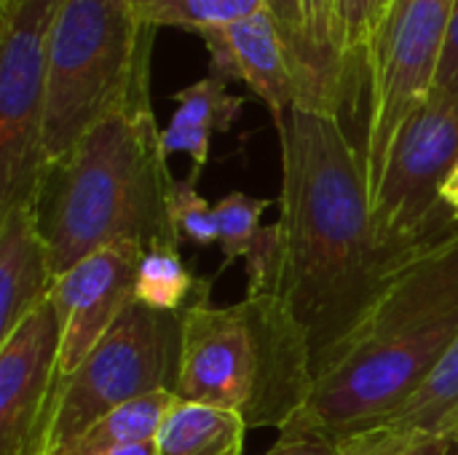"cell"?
Here are the masks:
<instances>
[{
    "label": "cell",
    "mask_w": 458,
    "mask_h": 455,
    "mask_svg": "<svg viewBox=\"0 0 458 455\" xmlns=\"http://www.w3.org/2000/svg\"><path fill=\"white\" fill-rule=\"evenodd\" d=\"M199 35L209 48L212 72L225 80H244L266 102L274 123L303 102L298 64L268 8Z\"/></svg>",
    "instance_id": "12"
},
{
    "label": "cell",
    "mask_w": 458,
    "mask_h": 455,
    "mask_svg": "<svg viewBox=\"0 0 458 455\" xmlns=\"http://www.w3.org/2000/svg\"><path fill=\"white\" fill-rule=\"evenodd\" d=\"M172 220L177 228L180 241L191 247H212L217 244V217L215 206L196 190L193 180H177L172 193Z\"/></svg>",
    "instance_id": "24"
},
{
    "label": "cell",
    "mask_w": 458,
    "mask_h": 455,
    "mask_svg": "<svg viewBox=\"0 0 458 455\" xmlns=\"http://www.w3.org/2000/svg\"><path fill=\"white\" fill-rule=\"evenodd\" d=\"M306 330L279 295H247L182 314L174 394L236 413L247 429H284L311 400Z\"/></svg>",
    "instance_id": "4"
},
{
    "label": "cell",
    "mask_w": 458,
    "mask_h": 455,
    "mask_svg": "<svg viewBox=\"0 0 458 455\" xmlns=\"http://www.w3.org/2000/svg\"><path fill=\"white\" fill-rule=\"evenodd\" d=\"M271 206L268 198H255L247 193H228L215 204L217 217V244L223 249V268H228L236 257H247L255 236L260 233V217Z\"/></svg>",
    "instance_id": "22"
},
{
    "label": "cell",
    "mask_w": 458,
    "mask_h": 455,
    "mask_svg": "<svg viewBox=\"0 0 458 455\" xmlns=\"http://www.w3.org/2000/svg\"><path fill=\"white\" fill-rule=\"evenodd\" d=\"M279 223L263 225L247 252V295H274L279 274Z\"/></svg>",
    "instance_id": "25"
},
{
    "label": "cell",
    "mask_w": 458,
    "mask_h": 455,
    "mask_svg": "<svg viewBox=\"0 0 458 455\" xmlns=\"http://www.w3.org/2000/svg\"><path fill=\"white\" fill-rule=\"evenodd\" d=\"M59 0H0V212L38 206L46 153V40Z\"/></svg>",
    "instance_id": "9"
},
{
    "label": "cell",
    "mask_w": 458,
    "mask_h": 455,
    "mask_svg": "<svg viewBox=\"0 0 458 455\" xmlns=\"http://www.w3.org/2000/svg\"><path fill=\"white\" fill-rule=\"evenodd\" d=\"M266 455H341V445L319 432L287 424Z\"/></svg>",
    "instance_id": "26"
},
{
    "label": "cell",
    "mask_w": 458,
    "mask_h": 455,
    "mask_svg": "<svg viewBox=\"0 0 458 455\" xmlns=\"http://www.w3.org/2000/svg\"><path fill=\"white\" fill-rule=\"evenodd\" d=\"M166 158L153 107H140L105 118L48 166L38 217L54 282L115 241L148 249L182 244Z\"/></svg>",
    "instance_id": "3"
},
{
    "label": "cell",
    "mask_w": 458,
    "mask_h": 455,
    "mask_svg": "<svg viewBox=\"0 0 458 455\" xmlns=\"http://www.w3.org/2000/svg\"><path fill=\"white\" fill-rule=\"evenodd\" d=\"M145 252L148 247L140 241H115L89 255L54 282L48 298L59 322L56 383L81 367L134 300V282Z\"/></svg>",
    "instance_id": "10"
},
{
    "label": "cell",
    "mask_w": 458,
    "mask_h": 455,
    "mask_svg": "<svg viewBox=\"0 0 458 455\" xmlns=\"http://www.w3.org/2000/svg\"><path fill=\"white\" fill-rule=\"evenodd\" d=\"M448 440H451V442L456 445V453H454V455H458V421H456V424H454V429L448 432Z\"/></svg>",
    "instance_id": "31"
},
{
    "label": "cell",
    "mask_w": 458,
    "mask_h": 455,
    "mask_svg": "<svg viewBox=\"0 0 458 455\" xmlns=\"http://www.w3.org/2000/svg\"><path fill=\"white\" fill-rule=\"evenodd\" d=\"M182 314L131 300L81 367L56 383L40 453L54 455L115 408L156 392H174Z\"/></svg>",
    "instance_id": "6"
},
{
    "label": "cell",
    "mask_w": 458,
    "mask_h": 455,
    "mask_svg": "<svg viewBox=\"0 0 458 455\" xmlns=\"http://www.w3.org/2000/svg\"><path fill=\"white\" fill-rule=\"evenodd\" d=\"M212 282L199 279L185 268L180 247H153L142 255L134 300L166 314H185L193 306L209 303Z\"/></svg>",
    "instance_id": "18"
},
{
    "label": "cell",
    "mask_w": 458,
    "mask_h": 455,
    "mask_svg": "<svg viewBox=\"0 0 458 455\" xmlns=\"http://www.w3.org/2000/svg\"><path fill=\"white\" fill-rule=\"evenodd\" d=\"M247 432L236 413L177 397L153 448L156 455H242Z\"/></svg>",
    "instance_id": "16"
},
{
    "label": "cell",
    "mask_w": 458,
    "mask_h": 455,
    "mask_svg": "<svg viewBox=\"0 0 458 455\" xmlns=\"http://www.w3.org/2000/svg\"><path fill=\"white\" fill-rule=\"evenodd\" d=\"M54 274L38 206L0 212V343L48 300Z\"/></svg>",
    "instance_id": "13"
},
{
    "label": "cell",
    "mask_w": 458,
    "mask_h": 455,
    "mask_svg": "<svg viewBox=\"0 0 458 455\" xmlns=\"http://www.w3.org/2000/svg\"><path fill=\"white\" fill-rule=\"evenodd\" d=\"M440 198H443L445 209L451 212L454 223L458 225V161L456 166L448 172V177L443 180V185H440Z\"/></svg>",
    "instance_id": "29"
},
{
    "label": "cell",
    "mask_w": 458,
    "mask_h": 455,
    "mask_svg": "<svg viewBox=\"0 0 458 455\" xmlns=\"http://www.w3.org/2000/svg\"><path fill=\"white\" fill-rule=\"evenodd\" d=\"M174 402V392H156L131 400L94 421L81 437H75L70 445H64L54 455H105L134 445H153Z\"/></svg>",
    "instance_id": "17"
},
{
    "label": "cell",
    "mask_w": 458,
    "mask_h": 455,
    "mask_svg": "<svg viewBox=\"0 0 458 455\" xmlns=\"http://www.w3.org/2000/svg\"><path fill=\"white\" fill-rule=\"evenodd\" d=\"M458 341V231L408 255L290 421L335 442L400 413Z\"/></svg>",
    "instance_id": "2"
},
{
    "label": "cell",
    "mask_w": 458,
    "mask_h": 455,
    "mask_svg": "<svg viewBox=\"0 0 458 455\" xmlns=\"http://www.w3.org/2000/svg\"><path fill=\"white\" fill-rule=\"evenodd\" d=\"M458 421V341L451 354L443 359V365L432 373V378L416 392V397L394 413L381 426H397V429H416L429 434H443L454 429Z\"/></svg>",
    "instance_id": "20"
},
{
    "label": "cell",
    "mask_w": 458,
    "mask_h": 455,
    "mask_svg": "<svg viewBox=\"0 0 458 455\" xmlns=\"http://www.w3.org/2000/svg\"><path fill=\"white\" fill-rule=\"evenodd\" d=\"M153 35L129 0L56 3L46 40L48 166L105 118L153 107Z\"/></svg>",
    "instance_id": "5"
},
{
    "label": "cell",
    "mask_w": 458,
    "mask_h": 455,
    "mask_svg": "<svg viewBox=\"0 0 458 455\" xmlns=\"http://www.w3.org/2000/svg\"><path fill=\"white\" fill-rule=\"evenodd\" d=\"M432 91L458 97V0H454V11H451V21L445 29V43H443Z\"/></svg>",
    "instance_id": "28"
},
{
    "label": "cell",
    "mask_w": 458,
    "mask_h": 455,
    "mask_svg": "<svg viewBox=\"0 0 458 455\" xmlns=\"http://www.w3.org/2000/svg\"><path fill=\"white\" fill-rule=\"evenodd\" d=\"M274 126L282 147L274 295L306 330L319 378L403 260L376 241L362 153L344 118L290 107Z\"/></svg>",
    "instance_id": "1"
},
{
    "label": "cell",
    "mask_w": 458,
    "mask_h": 455,
    "mask_svg": "<svg viewBox=\"0 0 458 455\" xmlns=\"http://www.w3.org/2000/svg\"><path fill=\"white\" fill-rule=\"evenodd\" d=\"M389 5L392 0H335V48L352 102L365 86V62Z\"/></svg>",
    "instance_id": "19"
},
{
    "label": "cell",
    "mask_w": 458,
    "mask_h": 455,
    "mask_svg": "<svg viewBox=\"0 0 458 455\" xmlns=\"http://www.w3.org/2000/svg\"><path fill=\"white\" fill-rule=\"evenodd\" d=\"M174 99L177 110L169 126L161 129V145L166 156L185 153L193 161L188 180L199 182V174L209 161L212 134L231 131L244 107V97L231 94L228 80L223 75L209 72L207 78L177 91Z\"/></svg>",
    "instance_id": "14"
},
{
    "label": "cell",
    "mask_w": 458,
    "mask_h": 455,
    "mask_svg": "<svg viewBox=\"0 0 458 455\" xmlns=\"http://www.w3.org/2000/svg\"><path fill=\"white\" fill-rule=\"evenodd\" d=\"M59 322L51 298L0 343V455L40 453L56 392Z\"/></svg>",
    "instance_id": "11"
},
{
    "label": "cell",
    "mask_w": 458,
    "mask_h": 455,
    "mask_svg": "<svg viewBox=\"0 0 458 455\" xmlns=\"http://www.w3.org/2000/svg\"><path fill=\"white\" fill-rule=\"evenodd\" d=\"M303 11V105L344 115L352 105L344 64L335 48V0H301Z\"/></svg>",
    "instance_id": "15"
},
{
    "label": "cell",
    "mask_w": 458,
    "mask_h": 455,
    "mask_svg": "<svg viewBox=\"0 0 458 455\" xmlns=\"http://www.w3.org/2000/svg\"><path fill=\"white\" fill-rule=\"evenodd\" d=\"M451 11L454 0H392L376 35L365 62L368 107L360 147L370 198L400 129L435 88Z\"/></svg>",
    "instance_id": "8"
},
{
    "label": "cell",
    "mask_w": 458,
    "mask_h": 455,
    "mask_svg": "<svg viewBox=\"0 0 458 455\" xmlns=\"http://www.w3.org/2000/svg\"><path fill=\"white\" fill-rule=\"evenodd\" d=\"M341 455H454L456 445L443 434L376 426L352 437H344Z\"/></svg>",
    "instance_id": "23"
},
{
    "label": "cell",
    "mask_w": 458,
    "mask_h": 455,
    "mask_svg": "<svg viewBox=\"0 0 458 455\" xmlns=\"http://www.w3.org/2000/svg\"><path fill=\"white\" fill-rule=\"evenodd\" d=\"M32 455H48V453H32Z\"/></svg>",
    "instance_id": "32"
},
{
    "label": "cell",
    "mask_w": 458,
    "mask_h": 455,
    "mask_svg": "<svg viewBox=\"0 0 458 455\" xmlns=\"http://www.w3.org/2000/svg\"><path fill=\"white\" fill-rule=\"evenodd\" d=\"M266 5L274 13L276 24H279L282 35L293 51V59L298 64L301 83H303V11H301V0H266Z\"/></svg>",
    "instance_id": "27"
},
{
    "label": "cell",
    "mask_w": 458,
    "mask_h": 455,
    "mask_svg": "<svg viewBox=\"0 0 458 455\" xmlns=\"http://www.w3.org/2000/svg\"><path fill=\"white\" fill-rule=\"evenodd\" d=\"M458 161V97L432 91L400 129L381 185L370 198L376 241L394 257L458 231L440 185Z\"/></svg>",
    "instance_id": "7"
},
{
    "label": "cell",
    "mask_w": 458,
    "mask_h": 455,
    "mask_svg": "<svg viewBox=\"0 0 458 455\" xmlns=\"http://www.w3.org/2000/svg\"><path fill=\"white\" fill-rule=\"evenodd\" d=\"M105 455H156V448H153V445H134V448H123V451H115V453Z\"/></svg>",
    "instance_id": "30"
},
{
    "label": "cell",
    "mask_w": 458,
    "mask_h": 455,
    "mask_svg": "<svg viewBox=\"0 0 458 455\" xmlns=\"http://www.w3.org/2000/svg\"><path fill=\"white\" fill-rule=\"evenodd\" d=\"M134 13L150 27H180L191 32H204L209 27L231 24L252 16L266 5V0H129Z\"/></svg>",
    "instance_id": "21"
}]
</instances>
